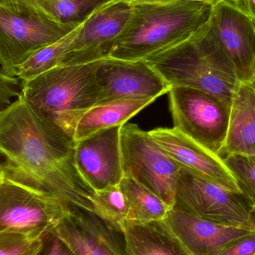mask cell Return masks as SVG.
Instances as JSON below:
<instances>
[{"mask_svg": "<svg viewBox=\"0 0 255 255\" xmlns=\"http://www.w3.org/2000/svg\"><path fill=\"white\" fill-rule=\"evenodd\" d=\"M3 165L69 205L94 213V191L79 172L75 143L45 124L22 96L0 111Z\"/></svg>", "mask_w": 255, "mask_h": 255, "instance_id": "cell-1", "label": "cell"}, {"mask_svg": "<svg viewBox=\"0 0 255 255\" xmlns=\"http://www.w3.org/2000/svg\"><path fill=\"white\" fill-rule=\"evenodd\" d=\"M212 9V4L198 0L133 5L108 58L145 61L177 47L206 26Z\"/></svg>", "mask_w": 255, "mask_h": 255, "instance_id": "cell-2", "label": "cell"}, {"mask_svg": "<svg viewBox=\"0 0 255 255\" xmlns=\"http://www.w3.org/2000/svg\"><path fill=\"white\" fill-rule=\"evenodd\" d=\"M97 62L59 66L21 82L20 95L33 112L58 134L74 143L81 118L98 104Z\"/></svg>", "mask_w": 255, "mask_h": 255, "instance_id": "cell-3", "label": "cell"}, {"mask_svg": "<svg viewBox=\"0 0 255 255\" xmlns=\"http://www.w3.org/2000/svg\"><path fill=\"white\" fill-rule=\"evenodd\" d=\"M145 61L170 88L199 90L230 109L238 76L214 36L210 21L191 40Z\"/></svg>", "mask_w": 255, "mask_h": 255, "instance_id": "cell-4", "label": "cell"}, {"mask_svg": "<svg viewBox=\"0 0 255 255\" xmlns=\"http://www.w3.org/2000/svg\"><path fill=\"white\" fill-rule=\"evenodd\" d=\"M71 205L1 163L0 232H16L46 240L67 216Z\"/></svg>", "mask_w": 255, "mask_h": 255, "instance_id": "cell-5", "label": "cell"}, {"mask_svg": "<svg viewBox=\"0 0 255 255\" xmlns=\"http://www.w3.org/2000/svg\"><path fill=\"white\" fill-rule=\"evenodd\" d=\"M173 207L223 226L255 230V212L241 193L182 166Z\"/></svg>", "mask_w": 255, "mask_h": 255, "instance_id": "cell-6", "label": "cell"}, {"mask_svg": "<svg viewBox=\"0 0 255 255\" xmlns=\"http://www.w3.org/2000/svg\"><path fill=\"white\" fill-rule=\"evenodd\" d=\"M121 145L124 176L145 186L172 208L181 166L157 145L148 131L136 124L122 126Z\"/></svg>", "mask_w": 255, "mask_h": 255, "instance_id": "cell-7", "label": "cell"}, {"mask_svg": "<svg viewBox=\"0 0 255 255\" xmlns=\"http://www.w3.org/2000/svg\"><path fill=\"white\" fill-rule=\"evenodd\" d=\"M168 94L174 128L218 154L227 133L230 109L193 88L172 87Z\"/></svg>", "mask_w": 255, "mask_h": 255, "instance_id": "cell-8", "label": "cell"}, {"mask_svg": "<svg viewBox=\"0 0 255 255\" xmlns=\"http://www.w3.org/2000/svg\"><path fill=\"white\" fill-rule=\"evenodd\" d=\"M75 28L0 6V69L12 76L15 67Z\"/></svg>", "mask_w": 255, "mask_h": 255, "instance_id": "cell-9", "label": "cell"}, {"mask_svg": "<svg viewBox=\"0 0 255 255\" xmlns=\"http://www.w3.org/2000/svg\"><path fill=\"white\" fill-rule=\"evenodd\" d=\"M95 79L98 104L121 100H157L170 87L145 61L106 58L97 61Z\"/></svg>", "mask_w": 255, "mask_h": 255, "instance_id": "cell-10", "label": "cell"}, {"mask_svg": "<svg viewBox=\"0 0 255 255\" xmlns=\"http://www.w3.org/2000/svg\"><path fill=\"white\" fill-rule=\"evenodd\" d=\"M131 11L132 6L125 0H112L95 10L82 24L60 66L90 64L109 58Z\"/></svg>", "mask_w": 255, "mask_h": 255, "instance_id": "cell-11", "label": "cell"}, {"mask_svg": "<svg viewBox=\"0 0 255 255\" xmlns=\"http://www.w3.org/2000/svg\"><path fill=\"white\" fill-rule=\"evenodd\" d=\"M54 234L75 255H128L122 231L73 205Z\"/></svg>", "mask_w": 255, "mask_h": 255, "instance_id": "cell-12", "label": "cell"}, {"mask_svg": "<svg viewBox=\"0 0 255 255\" xmlns=\"http://www.w3.org/2000/svg\"><path fill=\"white\" fill-rule=\"evenodd\" d=\"M210 25L217 41L235 67L238 80L253 82L255 22L226 1L213 5Z\"/></svg>", "mask_w": 255, "mask_h": 255, "instance_id": "cell-13", "label": "cell"}, {"mask_svg": "<svg viewBox=\"0 0 255 255\" xmlns=\"http://www.w3.org/2000/svg\"><path fill=\"white\" fill-rule=\"evenodd\" d=\"M121 127L103 129L75 142L78 169L94 191L120 185L124 178Z\"/></svg>", "mask_w": 255, "mask_h": 255, "instance_id": "cell-14", "label": "cell"}, {"mask_svg": "<svg viewBox=\"0 0 255 255\" xmlns=\"http://www.w3.org/2000/svg\"><path fill=\"white\" fill-rule=\"evenodd\" d=\"M192 255H220L231 246L254 233V229L223 226L172 207L163 220Z\"/></svg>", "mask_w": 255, "mask_h": 255, "instance_id": "cell-15", "label": "cell"}, {"mask_svg": "<svg viewBox=\"0 0 255 255\" xmlns=\"http://www.w3.org/2000/svg\"><path fill=\"white\" fill-rule=\"evenodd\" d=\"M148 133L157 145L180 166L231 191L241 193L233 175L218 154L174 128H157Z\"/></svg>", "mask_w": 255, "mask_h": 255, "instance_id": "cell-16", "label": "cell"}, {"mask_svg": "<svg viewBox=\"0 0 255 255\" xmlns=\"http://www.w3.org/2000/svg\"><path fill=\"white\" fill-rule=\"evenodd\" d=\"M255 155V88L237 81L232 94L227 133L219 155Z\"/></svg>", "mask_w": 255, "mask_h": 255, "instance_id": "cell-17", "label": "cell"}, {"mask_svg": "<svg viewBox=\"0 0 255 255\" xmlns=\"http://www.w3.org/2000/svg\"><path fill=\"white\" fill-rule=\"evenodd\" d=\"M112 0H5L6 7L77 28L97 9Z\"/></svg>", "mask_w": 255, "mask_h": 255, "instance_id": "cell-18", "label": "cell"}, {"mask_svg": "<svg viewBox=\"0 0 255 255\" xmlns=\"http://www.w3.org/2000/svg\"><path fill=\"white\" fill-rule=\"evenodd\" d=\"M123 232L128 255H192L163 220L128 223Z\"/></svg>", "mask_w": 255, "mask_h": 255, "instance_id": "cell-19", "label": "cell"}, {"mask_svg": "<svg viewBox=\"0 0 255 255\" xmlns=\"http://www.w3.org/2000/svg\"><path fill=\"white\" fill-rule=\"evenodd\" d=\"M154 100H121L94 106L79 121L75 131L74 142L82 140L103 129L124 126Z\"/></svg>", "mask_w": 255, "mask_h": 255, "instance_id": "cell-20", "label": "cell"}, {"mask_svg": "<svg viewBox=\"0 0 255 255\" xmlns=\"http://www.w3.org/2000/svg\"><path fill=\"white\" fill-rule=\"evenodd\" d=\"M120 187L129 205V223L161 221L171 209L160 198L134 179L124 176Z\"/></svg>", "mask_w": 255, "mask_h": 255, "instance_id": "cell-21", "label": "cell"}, {"mask_svg": "<svg viewBox=\"0 0 255 255\" xmlns=\"http://www.w3.org/2000/svg\"><path fill=\"white\" fill-rule=\"evenodd\" d=\"M82 24L62 38L33 54L26 61L13 69L11 76L17 78L21 82H26L59 67Z\"/></svg>", "mask_w": 255, "mask_h": 255, "instance_id": "cell-22", "label": "cell"}, {"mask_svg": "<svg viewBox=\"0 0 255 255\" xmlns=\"http://www.w3.org/2000/svg\"><path fill=\"white\" fill-rule=\"evenodd\" d=\"M94 213L121 231L129 223V205L120 186L95 191L92 198Z\"/></svg>", "mask_w": 255, "mask_h": 255, "instance_id": "cell-23", "label": "cell"}, {"mask_svg": "<svg viewBox=\"0 0 255 255\" xmlns=\"http://www.w3.org/2000/svg\"><path fill=\"white\" fill-rule=\"evenodd\" d=\"M223 159L233 175L241 195L255 212V155L233 154Z\"/></svg>", "mask_w": 255, "mask_h": 255, "instance_id": "cell-24", "label": "cell"}, {"mask_svg": "<svg viewBox=\"0 0 255 255\" xmlns=\"http://www.w3.org/2000/svg\"><path fill=\"white\" fill-rule=\"evenodd\" d=\"M46 240L34 239L16 232H1L0 255H38Z\"/></svg>", "mask_w": 255, "mask_h": 255, "instance_id": "cell-25", "label": "cell"}, {"mask_svg": "<svg viewBox=\"0 0 255 255\" xmlns=\"http://www.w3.org/2000/svg\"><path fill=\"white\" fill-rule=\"evenodd\" d=\"M21 81L5 74L0 69V111L20 96Z\"/></svg>", "mask_w": 255, "mask_h": 255, "instance_id": "cell-26", "label": "cell"}, {"mask_svg": "<svg viewBox=\"0 0 255 255\" xmlns=\"http://www.w3.org/2000/svg\"><path fill=\"white\" fill-rule=\"evenodd\" d=\"M220 255H255V232L240 240Z\"/></svg>", "mask_w": 255, "mask_h": 255, "instance_id": "cell-27", "label": "cell"}, {"mask_svg": "<svg viewBox=\"0 0 255 255\" xmlns=\"http://www.w3.org/2000/svg\"><path fill=\"white\" fill-rule=\"evenodd\" d=\"M38 255H75L68 247L55 234L45 241L44 247Z\"/></svg>", "mask_w": 255, "mask_h": 255, "instance_id": "cell-28", "label": "cell"}, {"mask_svg": "<svg viewBox=\"0 0 255 255\" xmlns=\"http://www.w3.org/2000/svg\"><path fill=\"white\" fill-rule=\"evenodd\" d=\"M244 12L255 22V0H225Z\"/></svg>", "mask_w": 255, "mask_h": 255, "instance_id": "cell-29", "label": "cell"}, {"mask_svg": "<svg viewBox=\"0 0 255 255\" xmlns=\"http://www.w3.org/2000/svg\"><path fill=\"white\" fill-rule=\"evenodd\" d=\"M130 5H136V4H160V3L169 2L174 0H125Z\"/></svg>", "mask_w": 255, "mask_h": 255, "instance_id": "cell-30", "label": "cell"}, {"mask_svg": "<svg viewBox=\"0 0 255 255\" xmlns=\"http://www.w3.org/2000/svg\"><path fill=\"white\" fill-rule=\"evenodd\" d=\"M198 1H205V2L212 4V5H215V4H218L219 2H221V1H225V0H198Z\"/></svg>", "mask_w": 255, "mask_h": 255, "instance_id": "cell-31", "label": "cell"}, {"mask_svg": "<svg viewBox=\"0 0 255 255\" xmlns=\"http://www.w3.org/2000/svg\"><path fill=\"white\" fill-rule=\"evenodd\" d=\"M5 5V0H0V6Z\"/></svg>", "mask_w": 255, "mask_h": 255, "instance_id": "cell-32", "label": "cell"}, {"mask_svg": "<svg viewBox=\"0 0 255 255\" xmlns=\"http://www.w3.org/2000/svg\"><path fill=\"white\" fill-rule=\"evenodd\" d=\"M253 85H254L255 88V70H254V75H253Z\"/></svg>", "mask_w": 255, "mask_h": 255, "instance_id": "cell-33", "label": "cell"}, {"mask_svg": "<svg viewBox=\"0 0 255 255\" xmlns=\"http://www.w3.org/2000/svg\"><path fill=\"white\" fill-rule=\"evenodd\" d=\"M1 163H0V171H1Z\"/></svg>", "mask_w": 255, "mask_h": 255, "instance_id": "cell-34", "label": "cell"}]
</instances>
